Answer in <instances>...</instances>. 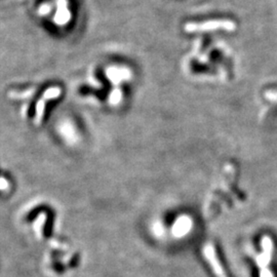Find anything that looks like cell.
Instances as JSON below:
<instances>
[{"label":"cell","instance_id":"obj_5","mask_svg":"<svg viewBox=\"0 0 277 277\" xmlns=\"http://www.w3.org/2000/svg\"><path fill=\"white\" fill-rule=\"evenodd\" d=\"M261 277H273V275L267 268H265L261 270Z\"/></svg>","mask_w":277,"mask_h":277},{"label":"cell","instance_id":"obj_3","mask_svg":"<svg viewBox=\"0 0 277 277\" xmlns=\"http://www.w3.org/2000/svg\"><path fill=\"white\" fill-rule=\"evenodd\" d=\"M262 247L264 249L263 254L258 259V265L262 269H265L271 260V253H272V241L269 237H264L262 240Z\"/></svg>","mask_w":277,"mask_h":277},{"label":"cell","instance_id":"obj_1","mask_svg":"<svg viewBox=\"0 0 277 277\" xmlns=\"http://www.w3.org/2000/svg\"><path fill=\"white\" fill-rule=\"evenodd\" d=\"M235 24L229 20H215L204 23H188L185 26L187 32H207L215 30H227L233 31L235 29Z\"/></svg>","mask_w":277,"mask_h":277},{"label":"cell","instance_id":"obj_2","mask_svg":"<svg viewBox=\"0 0 277 277\" xmlns=\"http://www.w3.org/2000/svg\"><path fill=\"white\" fill-rule=\"evenodd\" d=\"M203 254L206 261L212 266V268L217 277H227L225 271L222 268V265L216 254V250L212 243H207L203 249Z\"/></svg>","mask_w":277,"mask_h":277},{"label":"cell","instance_id":"obj_4","mask_svg":"<svg viewBox=\"0 0 277 277\" xmlns=\"http://www.w3.org/2000/svg\"><path fill=\"white\" fill-rule=\"evenodd\" d=\"M112 95H113V96L111 97V101L113 102V104H116V103L119 101V100H120V97H121V96H120V92H119L118 90H116V91H114V92H113V94H112Z\"/></svg>","mask_w":277,"mask_h":277}]
</instances>
